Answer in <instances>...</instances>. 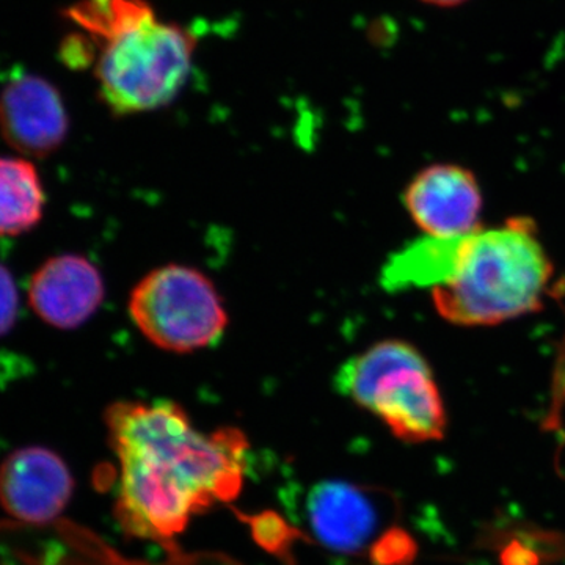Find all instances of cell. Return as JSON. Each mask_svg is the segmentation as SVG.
I'll list each match as a JSON object with an SVG mask.
<instances>
[{
	"label": "cell",
	"instance_id": "cell-5",
	"mask_svg": "<svg viewBox=\"0 0 565 565\" xmlns=\"http://www.w3.org/2000/svg\"><path fill=\"white\" fill-rule=\"evenodd\" d=\"M128 310L141 334L169 352L211 348L228 326L214 282L181 264L159 267L141 278L129 297Z\"/></svg>",
	"mask_w": 565,
	"mask_h": 565
},
{
	"label": "cell",
	"instance_id": "cell-7",
	"mask_svg": "<svg viewBox=\"0 0 565 565\" xmlns=\"http://www.w3.org/2000/svg\"><path fill=\"white\" fill-rule=\"evenodd\" d=\"M404 206L426 236H468L481 226L482 193L475 174L459 166L438 163L414 178Z\"/></svg>",
	"mask_w": 565,
	"mask_h": 565
},
{
	"label": "cell",
	"instance_id": "cell-13",
	"mask_svg": "<svg viewBox=\"0 0 565 565\" xmlns=\"http://www.w3.org/2000/svg\"><path fill=\"white\" fill-rule=\"evenodd\" d=\"M20 311V294L13 275L0 264V337L10 332Z\"/></svg>",
	"mask_w": 565,
	"mask_h": 565
},
{
	"label": "cell",
	"instance_id": "cell-8",
	"mask_svg": "<svg viewBox=\"0 0 565 565\" xmlns=\"http://www.w3.org/2000/svg\"><path fill=\"white\" fill-rule=\"evenodd\" d=\"M74 481L61 456L28 446L0 465V504L14 519L47 523L70 503Z\"/></svg>",
	"mask_w": 565,
	"mask_h": 565
},
{
	"label": "cell",
	"instance_id": "cell-1",
	"mask_svg": "<svg viewBox=\"0 0 565 565\" xmlns=\"http://www.w3.org/2000/svg\"><path fill=\"white\" fill-rule=\"evenodd\" d=\"M117 459L115 519L129 537L178 548L195 516L236 500L247 438L236 427L203 433L173 401H121L104 414Z\"/></svg>",
	"mask_w": 565,
	"mask_h": 565
},
{
	"label": "cell",
	"instance_id": "cell-12",
	"mask_svg": "<svg viewBox=\"0 0 565 565\" xmlns=\"http://www.w3.org/2000/svg\"><path fill=\"white\" fill-rule=\"evenodd\" d=\"M43 182L24 158H0V236H20L35 228L44 214Z\"/></svg>",
	"mask_w": 565,
	"mask_h": 565
},
{
	"label": "cell",
	"instance_id": "cell-10",
	"mask_svg": "<svg viewBox=\"0 0 565 565\" xmlns=\"http://www.w3.org/2000/svg\"><path fill=\"white\" fill-rule=\"evenodd\" d=\"M98 267L85 256H54L41 264L29 282V303L41 321L55 329L84 326L104 300Z\"/></svg>",
	"mask_w": 565,
	"mask_h": 565
},
{
	"label": "cell",
	"instance_id": "cell-11",
	"mask_svg": "<svg viewBox=\"0 0 565 565\" xmlns=\"http://www.w3.org/2000/svg\"><path fill=\"white\" fill-rule=\"evenodd\" d=\"M462 237L444 239L424 236L405 245L385 263L381 275L382 286L392 292L405 289L433 291L451 274Z\"/></svg>",
	"mask_w": 565,
	"mask_h": 565
},
{
	"label": "cell",
	"instance_id": "cell-3",
	"mask_svg": "<svg viewBox=\"0 0 565 565\" xmlns=\"http://www.w3.org/2000/svg\"><path fill=\"white\" fill-rule=\"evenodd\" d=\"M553 264L530 218L515 217L460 239L455 267L434 288L435 310L462 327H487L541 310Z\"/></svg>",
	"mask_w": 565,
	"mask_h": 565
},
{
	"label": "cell",
	"instance_id": "cell-2",
	"mask_svg": "<svg viewBox=\"0 0 565 565\" xmlns=\"http://www.w3.org/2000/svg\"><path fill=\"white\" fill-rule=\"evenodd\" d=\"M98 46L95 74L103 102L117 115L161 109L191 73L195 39L159 21L145 0H82L66 11Z\"/></svg>",
	"mask_w": 565,
	"mask_h": 565
},
{
	"label": "cell",
	"instance_id": "cell-4",
	"mask_svg": "<svg viewBox=\"0 0 565 565\" xmlns=\"http://www.w3.org/2000/svg\"><path fill=\"white\" fill-rule=\"evenodd\" d=\"M337 390L381 418L399 440L427 444L445 437L440 390L423 353L401 340H385L352 356L334 377Z\"/></svg>",
	"mask_w": 565,
	"mask_h": 565
},
{
	"label": "cell",
	"instance_id": "cell-9",
	"mask_svg": "<svg viewBox=\"0 0 565 565\" xmlns=\"http://www.w3.org/2000/svg\"><path fill=\"white\" fill-rule=\"evenodd\" d=\"M68 128L61 93L43 77H14L0 93V134L20 154L50 156L62 147Z\"/></svg>",
	"mask_w": 565,
	"mask_h": 565
},
{
	"label": "cell",
	"instance_id": "cell-6",
	"mask_svg": "<svg viewBox=\"0 0 565 565\" xmlns=\"http://www.w3.org/2000/svg\"><path fill=\"white\" fill-rule=\"evenodd\" d=\"M305 511L316 541L343 555H371L393 527L388 500L375 490L344 481H323L313 487Z\"/></svg>",
	"mask_w": 565,
	"mask_h": 565
},
{
	"label": "cell",
	"instance_id": "cell-14",
	"mask_svg": "<svg viewBox=\"0 0 565 565\" xmlns=\"http://www.w3.org/2000/svg\"><path fill=\"white\" fill-rule=\"evenodd\" d=\"M427 2L440 3V6H452V3L462 2V0H427Z\"/></svg>",
	"mask_w": 565,
	"mask_h": 565
}]
</instances>
